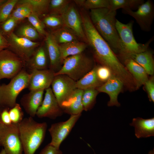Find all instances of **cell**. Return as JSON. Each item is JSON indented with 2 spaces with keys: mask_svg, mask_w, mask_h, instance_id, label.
I'll use <instances>...</instances> for the list:
<instances>
[{
  "mask_svg": "<svg viewBox=\"0 0 154 154\" xmlns=\"http://www.w3.org/2000/svg\"><path fill=\"white\" fill-rule=\"evenodd\" d=\"M83 27L88 44L92 49L95 58L101 65L108 68L113 74L122 69L123 65L108 44L93 25L89 15L80 13Z\"/></svg>",
  "mask_w": 154,
  "mask_h": 154,
  "instance_id": "cell-1",
  "label": "cell"
},
{
  "mask_svg": "<svg viewBox=\"0 0 154 154\" xmlns=\"http://www.w3.org/2000/svg\"><path fill=\"white\" fill-rule=\"evenodd\" d=\"M116 11L108 8L91 10L89 15L94 27L115 52H122V44L116 27Z\"/></svg>",
  "mask_w": 154,
  "mask_h": 154,
  "instance_id": "cell-2",
  "label": "cell"
},
{
  "mask_svg": "<svg viewBox=\"0 0 154 154\" xmlns=\"http://www.w3.org/2000/svg\"><path fill=\"white\" fill-rule=\"evenodd\" d=\"M32 117L23 118L18 124L25 154H34L43 142L47 127L46 122H38Z\"/></svg>",
  "mask_w": 154,
  "mask_h": 154,
  "instance_id": "cell-3",
  "label": "cell"
},
{
  "mask_svg": "<svg viewBox=\"0 0 154 154\" xmlns=\"http://www.w3.org/2000/svg\"><path fill=\"white\" fill-rule=\"evenodd\" d=\"M31 74L23 68L11 79L7 84H3L0 88V104L8 109L13 108L16 104V99L20 93L27 88Z\"/></svg>",
  "mask_w": 154,
  "mask_h": 154,
  "instance_id": "cell-4",
  "label": "cell"
},
{
  "mask_svg": "<svg viewBox=\"0 0 154 154\" xmlns=\"http://www.w3.org/2000/svg\"><path fill=\"white\" fill-rule=\"evenodd\" d=\"M62 64L61 68L54 73V76L66 75L76 82L94 67L93 60L83 53L67 57Z\"/></svg>",
  "mask_w": 154,
  "mask_h": 154,
  "instance_id": "cell-5",
  "label": "cell"
},
{
  "mask_svg": "<svg viewBox=\"0 0 154 154\" xmlns=\"http://www.w3.org/2000/svg\"><path fill=\"white\" fill-rule=\"evenodd\" d=\"M133 21L127 24L122 23L117 19L116 28L121 40L122 52L120 57L144 51L148 49L149 44L154 40L153 37L144 44L137 43L134 37L133 27Z\"/></svg>",
  "mask_w": 154,
  "mask_h": 154,
  "instance_id": "cell-6",
  "label": "cell"
},
{
  "mask_svg": "<svg viewBox=\"0 0 154 154\" xmlns=\"http://www.w3.org/2000/svg\"><path fill=\"white\" fill-rule=\"evenodd\" d=\"M0 145L3 147L6 154H22L18 124L6 125L0 121Z\"/></svg>",
  "mask_w": 154,
  "mask_h": 154,
  "instance_id": "cell-7",
  "label": "cell"
},
{
  "mask_svg": "<svg viewBox=\"0 0 154 154\" xmlns=\"http://www.w3.org/2000/svg\"><path fill=\"white\" fill-rule=\"evenodd\" d=\"M25 66V62L8 48L0 52V80L12 78Z\"/></svg>",
  "mask_w": 154,
  "mask_h": 154,
  "instance_id": "cell-8",
  "label": "cell"
},
{
  "mask_svg": "<svg viewBox=\"0 0 154 154\" xmlns=\"http://www.w3.org/2000/svg\"><path fill=\"white\" fill-rule=\"evenodd\" d=\"M5 37L9 44L8 48L17 54L25 63L40 45L39 42L18 37L13 32Z\"/></svg>",
  "mask_w": 154,
  "mask_h": 154,
  "instance_id": "cell-9",
  "label": "cell"
},
{
  "mask_svg": "<svg viewBox=\"0 0 154 154\" xmlns=\"http://www.w3.org/2000/svg\"><path fill=\"white\" fill-rule=\"evenodd\" d=\"M122 12L134 18L143 31L149 32L151 29L154 18V5L148 0L139 5L136 11L128 8L122 9Z\"/></svg>",
  "mask_w": 154,
  "mask_h": 154,
  "instance_id": "cell-10",
  "label": "cell"
},
{
  "mask_svg": "<svg viewBox=\"0 0 154 154\" xmlns=\"http://www.w3.org/2000/svg\"><path fill=\"white\" fill-rule=\"evenodd\" d=\"M81 115V114L70 115L66 121L52 124L48 131L51 137L50 145L59 148Z\"/></svg>",
  "mask_w": 154,
  "mask_h": 154,
  "instance_id": "cell-11",
  "label": "cell"
},
{
  "mask_svg": "<svg viewBox=\"0 0 154 154\" xmlns=\"http://www.w3.org/2000/svg\"><path fill=\"white\" fill-rule=\"evenodd\" d=\"M51 85L53 93L60 106L77 88L76 81L64 74L55 76Z\"/></svg>",
  "mask_w": 154,
  "mask_h": 154,
  "instance_id": "cell-12",
  "label": "cell"
},
{
  "mask_svg": "<svg viewBox=\"0 0 154 154\" xmlns=\"http://www.w3.org/2000/svg\"><path fill=\"white\" fill-rule=\"evenodd\" d=\"M45 96L36 115L39 118L48 117L54 119L61 116L64 112L54 95L51 88L46 89Z\"/></svg>",
  "mask_w": 154,
  "mask_h": 154,
  "instance_id": "cell-13",
  "label": "cell"
},
{
  "mask_svg": "<svg viewBox=\"0 0 154 154\" xmlns=\"http://www.w3.org/2000/svg\"><path fill=\"white\" fill-rule=\"evenodd\" d=\"M62 17L64 27L71 32L77 38L87 43L80 14L75 6L70 4Z\"/></svg>",
  "mask_w": 154,
  "mask_h": 154,
  "instance_id": "cell-14",
  "label": "cell"
},
{
  "mask_svg": "<svg viewBox=\"0 0 154 154\" xmlns=\"http://www.w3.org/2000/svg\"><path fill=\"white\" fill-rule=\"evenodd\" d=\"M54 73L50 69L32 71L27 88L29 91L46 90L51 85Z\"/></svg>",
  "mask_w": 154,
  "mask_h": 154,
  "instance_id": "cell-15",
  "label": "cell"
},
{
  "mask_svg": "<svg viewBox=\"0 0 154 154\" xmlns=\"http://www.w3.org/2000/svg\"><path fill=\"white\" fill-rule=\"evenodd\" d=\"M123 86V82L112 74L107 81L96 89L98 92L105 93L108 95L110 98L108 103V106L119 107L120 105L118 101V96Z\"/></svg>",
  "mask_w": 154,
  "mask_h": 154,
  "instance_id": "cell-16",
  "label": "cell"
},
{
  "mask_svg": "<svg viewBox=\"0 0 154 154\" xmlns=\"http://www.w3.org/2000/svg\"><path fill=\"white\" fill-rule=\"evenodd\" d=\"M44 90H33L24 95L20 100V103L29 116L33 117L42 101Z\"/></svg>",
  "mask_w": 154,
  "mask_h": 154,
  "instance_id": "cell-17",
  "label": "cell"
},
{
  "mask_svg": "<svg viewBox=\"0 0 154 154\" xmlns=\"http://www.w3.org/2000/svg\"><path fill=\"white\" fill-rule=\"evenodd\" d=\"M45 42L49 59V69L56 72L61 64L59 45L51 33H47L45 35Z\"/></svg>",
  "mask_w": 154,
  "mask_h": 154,
  "instance_id": "cell-18",
  "label": "cell"
},
{
  "mask_svg": "<svg viewBox=\"0 0 154 154\" xmlns=\"http://www.w3.org/2000/svg\"><path fill=\"white\" fill-rule=\"evenodd\" d=\"M83 90L77 88L74 92L61 104L64 112L70 115L82 114L84 110L82 102Z\"/></svg>",
  "mask_w": 154,
  "mask_h": 154,
  "instance_id": "cell-19",
  "label": "cell"
},
{
  "mask_svg": "<svg viewBox=\"0 0 154 154\" xmlns=\"http://www.w3.org/2000/svg\"><path fill=\"white\" fill-rule=\"evenodd\" d=\"M48 56L46 48L42 45L39 46L29 60L25 63L26 70H28L30 73L34 70L47 69L48 66Z\"/></svg>",
  "mask_w": 154,
  "mask_h": 154,
  "instance_id": "cell-20",
  "label": "cell"
},
{
  "mask_svg": "<svg viewBox=\"0 0 154 154\" xmlns=\"http://www.w3.org/2000/svg\"><path fill=\"white\" fill-rule=\"evenodd\" d=\"M129 125L134 127L135 135L138 138L154 136V117L147 119L133 118Z\"/></svg>",
  "mask_w": 154,
  "mask_h": 154,
  "instance_id": "cell-21",
  "label": "cell"
},
{
  "mask_svg": "<svg viewBox=\"0 0 154 154\" xmlns=\"http://www.w3.org/2000/svg\"><path fill=\"white\" fill-rule=\"evenodd\" d=\"M122 58L124 66L135 80L138 88L148 79V74L144 69L130 57Z\"/></svg>",
  "mask_w": 154,
  "mask_h": 154,
  "instance_id": "cell-22",
  "label": "cell"
},
{
  "mask_svg": "<svg viewBox=\"0 0 154 154\" xmlns=\"http://www.w3.org/2000/svg\"><path fill=\"white\" fill-rule=\"evenodd\" d=\"M87 44L84 42L77 40L59 45L61 63L69 56L83 53L87 47Z\"/></svg>",
  "mask_w": 154,
  "mask_h": 154,
  "instance_id": "cell-23",
  "label": "cell"
},
{
  "mask_svg": "<svg viewBox=\"0 0 154 154\" xmlns=\"http://www.w3.org/2000/svg\"><path fill=\"white\" fill-rule=\"evenodd\" d=\"M125 57H129L142 67L148 74L152 75L154 72V61L152 53L147 50L130 54Z\"/></svg>",
  "mask_w": 154,
  "mask_h": 154,
  "instance_id": "cell-24",
  "label": "cell"
},
{
  "mask_svg": "<svg viewBox=\"0 0 154 154\" xmlns=\"http://www.w3.org/2000/svg\"><path fill=\"white\" fill-rule=\"evenodd\" d=\"M96 66H94L82 78L76 82L77 88L83 90L90 89H96L104 83L98 79L96 73Z\"/></svg>",
  "mask_w": 154,
  "mask_h": 154,
  "instance_id": "cell-25",
  "label": "cell"
},
{
  "mask_svg": "<svg viewBox=\"0 0 154 154\" xmlns=\"http://www.w3.org/2000/svg\"><path fill=\"white\" fill-rule=\"evenodd\" d=\"M50 0H19L18 2L25 4L31 8L32 13L40 18L48 13Z\"/></svg>",
  "mask_w": 154,
  "mask_h": 154,
  "instance_id": "cell-26",
  "label": "cell"
},
{
  "mask_svg": "<svg viewBox=\"0 0 154 154\" xmlns=\"http://www.w3.org/2000/svg\"><path fill=\"white\" fill-rule=\"evenodd\" d=\"M51 33L59 45L77 40V37L64 27L53 30Z\"/></svg>",
  "mask_w": 154,
  "mask_h": 154,
  "instance_id": "cell-27",
  "label": "cell"
},
{
  "mask_svg": "<svg viewBox=\"0 0 154 154\" xmlns=\"http://www.w3.org/2000/svg\"><path fill=\"white\" fill-rule=\"evenodd\" d=\"M108 9L111 11H116L120 8L136 9L144 2L143 0H109Z\"/></svg>",
  "mask_w": 154,
  "mask_h": 154,
  "instance_id": "cell-28",
  "label": "cell"
},
{
  "mask_svg": "<svg viewBox=\"0 0 154 154\" xmlns=\"http://www.w3.org/2000/svg\"><path fill=\"white\" fill-rule=\"evenodd\" d=\"M70 2V0H50L49 14L62 16L68 9Z\"/></svg>",
  "mask_w": 154,
  "mask_h": 154,
  "instance_id": "cell-29",
  "label": "cell"
},
{
  "mask_svg": "<svg viewBox=\"0 0 154 154\" xmlns=\"http://www.w3.org/2000/svg\"><path fill=\"white\" fill-rule=\"evenodd\" d=\"M17 36L35 41L39 37L40 35L30 23L20 27L15 33Z\"/></svg>",
  "mask_w": 154,
  "mask_h": 154,
  "instance_id": "cell-30",
  "label": "cell"
},
{
  "mask_svg": "<svg viewBox=\"0 0 154 154\" xmlns=\"http://www.w3.org/2000/svg\"><path fill=\"white\" fill-rule=\"evenodd\" d=\"M98 92L96 89L83 90L82 102L84 110L87 111L91 109L94 105Z\"/></svg>",
  "mask_w": 154,
  "mask_h": 154,
  "instance_id": "cell-31",
  "label": "cell"
},
{
  "mask_svg": "<svg viewBox=\"0 0 154 154\" xmlns=\"http://www.w3.org/2000/svg\"><path fill=\"white\" fill-rule=\"evenodd\" d=\"M13 10L10 16L19 22L27 18L32 13L30 7L27 5L18 2Z\"/></svg>",
  "mask_w": 154,
  "mask_h": 154,
  "instance_id": "cell-32",
  "label": "cell"
},
{
  "mask_svg": "<svg viewBox=\"0 0 154 154\" xmlns=\"http://www.w3.org/2000/svg\"><path fill=\"white\" fill-rule=\"evenodd\" d=\"M45 26L54 30L64 27L62 16L49 14L44 17L42 21Z\"/></svg>",
  "mask_w": 154,
  "mask_h": 154,
  "instance_id": "cell-33",
  "label": "cell"
},
{
  "mask_svg": "<svg viewBox=\"0 0 154 154\" xmlns=\"http://www.w3.org/2000/svg\"><path fill=\"white\" fill-rule=\"evenodd\" d=\"M19 0H7L0 7V24L7 19L17 4Z\"/></svg>",
  "mask_w": 154,
  "mask_h": 154,
  "instance_id": "cell-34",
  "label": "cell"
},
{
  "mask_svg": "<svg viewBox=\"0 0 154 154\" xmlns=\"http://www.w3.org/2000/svg\"><path fill=\"white\" fill-rule=\"evenodd\" d=\"M36 15L31 13L27 18L29 23L36 30L39 34L45 36L47 33L45 30V25Z\"/></svg>",
  "mask_w": 154,
  "mask_h": 154,
  "instance_id": "cell-35",
  "label": "cell"
},
{
  "mask_svg": "<svg viewBox=\"0 0 154 154\" xmlns=\"http://www.w3.org/2000/svg\"><path fill=\"white\" fill-rule=\"evenodd\" d=\"M19 23L13 17L10 16L7 19L0 24V31L5 37L12 32L17 24Z\"/></svg>",
  "mask_w": 154,
  "mask_h": 154,
  "instance_id": "cell-36",
  "label": "cell"
},
{
  "mask_svg": "<svg viewBox=\"0 0 154 154\" xmlns=\"http://www.w3.org/2000/svg\"><path fill=\"white\" fill-rule=\"evenodd\" d=\"M109 0H86L83 7L87 9H95L102 8H108Z\"/></svg>",
  "mask_w": 154,
  "mask_h": 154,
  "instance_id": "cell-37",
  "label": "cell"
},
{
  "mask_svg": "<svg viewBox=\"0 0 154 154\" xmlns=\"http://www.w3.org/2000/svg\"><path fill=\"white\" fill-rule=\"evenodd\" d=\"M9 113L12 122L19 124L23 119L24 114L20 105L16 103L15 105L10 109Z\"/></svg>",
  "mask_w": 154,
  "mask_h": 154,
  "instance_id": "cell-38",
  "label": "cell"
},
{
  "mask_svg": "<svg viewBox=\"0 0 154 154\" xmlns=\"http://www.w3.org/2000/svg\"><path fill=\"white\" fill-rule=\"evenodd\" d=\"M96 73L99 80L103 83L107 81L112 74L108 68L101 65L96 66Z\"/></svg>",
  "mask_w": 154,
  "mask_h": 154,
  "instance_id": "cell-39",
  "label": "cell"
},
{
  "mask_svg": "<svg viewBox=\"0 0 154 154\" xmlns=\"http://www.w3.org/2000/svg\"><path fill=\"white\" fill-rule=\"evenodd\" d=\"M145 88L150 101L154 102V81L153 77L151 78L145 83Z\"/></svg>",
  "mask_w": 154,
  "mask_h": 154,
  "instance_id": "cell-40",
  "label": "cell"
},
{
  "mask_svg": "<svg viewBox=\"0 0 154 154\" xmlns=\"http://www.w3.org/2000/svg\"><path fill=\"white\" fill-rule=\"evenodd\" d=\"M62 152L59 148H57L49 143L46 146L39 154H62Z\"/></svg>",
  "mask_w": 154,
  "mask_h": 154,
  "instance_id": "cell-41",
  "label": "cell"
},
{
  "mask_svg": "<svg viewBox=\"0 0 154 154\" xmlns=\"http://www.w3.org/2000/svg\"><path fill=\"white\" fill-rule=\"evenodd\" d=\"M0 119L1 121L4 124L9 125L12 123L8 109H5L1 112Z\"/></svg>",
  "mask_w": 154,
  "mask_h": 154,
  "instance_id": "cell-42",
  "label": "cell"
},
{
  "mask_svg": "<svg viewBox=\"0 0 154 154\" xmlns=\"http://www.w3.org/2000/svg\"><path fill=\"white\" fill-rule=\"evenodd\" d=\"M9 46V44L7 40L0 31V52L4 49L8 48Z\"/></svg>",
  "mask_w": 154,
  "mask_h": 154,
  "instance_id": "cell-43",
  "label": "cell"
},
{
  "mask_svg": "<svg viewBox=\"0 0 154 154\" xmlns=\"http://www.w3.org/2000/svg\"><path fill=\"white\" fill-rule=\"evenodd\" d=\"M85 1V0H75L74 1L78 5L83 7Z\"/></svg>",
  "mask_w": 154,
  "mask_h": 154,
  "instance_id": "cell-44",
  "label": "cell"
},
{
  "mask_svg": "<svg viewBox=\"0 0 154 154\" xmlns=\"http://www.w3.org/2000/svg\"><path fill=\"white\" fill-rule=\"evenodd\" d=\"M7 0H0V7L6 2Z\"/></svg>",
  "mask_w": 154,
  "mask_h": 154,
  "instance_id": "cell-45",
  "label": "cell"
},
{
  "mask_svg": "<svg viewBox=\"0 0 154 154\" xmlns=\"http://www.w3.org/2000/svg\"><path fill=\"white\" fill-rule=\"evenodd\" d=\"M0 154H6V153L3 149H2L0 152Z\"/></svg>",
  "mask_w": 154,
  "mask_h": 154,
  "instance_id": "cell-46",
  "label": "cell"
},
{
  "mask_svg": "<svg viewBox=\"0 0 154 154\" xmlns=\"http://www.w3.org/2000/svg\"><path fill=\"white\" fill-rule=\"evenodd\" d=\"M148 154H154V149L153 150H151L148 153Z\"/></svg>",
  "mask_w": 154,
  "mask_h": 154,
  "instance_id": "cell-47",
  "label": "cell"
},
{
  "mask_svg": "<svg viewBox=\"0 0 154 154\" xmlns=\"http://www.w3.org/2000/svg\"><path fill=\"white\" fill-rule=\"evenodd\" d=\"M1 112H0V121L1 120V119H0V115H1Z\"/></svg>",
  "mask_w": 154,
  "mask_h": 154,
  "instance_id": "cell-48",
  "label": "cell"
},
{
  "mask_svg": "<svg viewBox=\"0 0 154 154\" xmlns=\"http://www.w3.org/2000/svg\"><path fill=\"white\" fill-rule=\"evenodd\" d=\"M94 154H96V153H95V152H94Z\"/></svg>",
  "mask_w": 154,
  "mask_h": 154,
  "instance_id": "cell-49",
  "label": "cell"
},
{
  "mask_svg": "<svg viewBox=\"0 0 154 154\" xmlns=\"http://www.w3.org/2000/svg\"></svg>",
  "mask_w": 154,
  "mask_h": 154,
  "instance_id": "cell-50",
  "label": "cell"
}]
</instances>
